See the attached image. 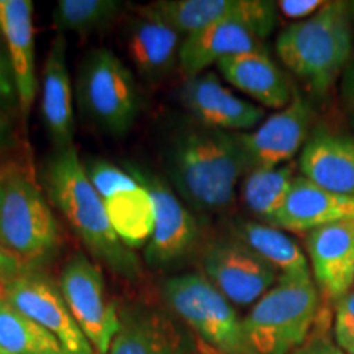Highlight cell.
<instances>
[{
	"instance_id": "obj_1",
	"label": "cell",
	"mask_w": 354,
	"mask_h": 354,
	"mask_svg": "<svg viewBox=\"0 0 354 354\" xmlns=\"http://www.w3.org/2000/svg\"><path fill=\"white\" fill-rule=\"evenodd\" d=\"M167 183L189 209L220 212L234 201L246 176L238 133L212 130L198 123L179 127L167 141Z\"/></svg>"
},
{
	"instance_id": "obj_2",
	"label": "cell",
	"mask_w": 354,
	"mask_h": 354,
	"mask_svg": "<svg viewBox=\"0 0 354 354\" xmlns=\"http://www.w3.org/2000/svg\"><path fill=\"white\" fill-rule=\"evenodd\" d=\"M43 187L50 202L87 248L91 258L127 281H138L140 259L115 234L104 198L88 180L76 146L55 151L48 159L43 169Z\"/></svg>"
},
{
	"instance_id": "obj_3",
	"label": "cell",
	"mask_w": 354,
	"mask_h": 354,
	"mask_svg": "<svg viewBox=\"0 0 354 354\" xmlns=\"http://www.w3.org/2000/svg\"><path fill=\"white\" fill-rule=\"evenodd\" d=\"M354 2H326L310 19L286 26L277 56L312 94H328L353 57Z\"/></svg>"
},
{
	"instance_id": "obj_4",
	"label": "cell",
	"mask_w": 354,
	"mask_h": 354,
	"mask_svg": "<svg viewBox=\"0 0 354 354\" xmlns=\"http://www.w3.org/2000/svg\"><path fill=\"white\" fill-rule=\"evenodd\" d=\"M313 279L279 276V281L243 318L251 354H292L302 344L320 310Z\"/></svg>"
},
{
	"instance_id": "obj_5",
	"label": "cell",
	"mask_w": 354,
	"mask_h": 354,
	"mask_svg": "<svg viewBox=\"0 0 354 354\" xmlns=\"http://www.w3.org/2000/svg\"><path fill=\"white\" fill-rule=\"evenodd\" d=\"M169 308L212 354H251L243 320L230 300L202 274H179L162 286Z\"/></svg>"
},
{
	"instance_id": "obj_6",
	"label": "cell",
	"mask_w": 354,
	"mask_h": 354,
	"mask_svg": "<svg viewBox=\"0 0 354 354\" xmlns=\"http://www.w3.org/2000/svg\"><path fill=\"white\" fill-rule=\"evenodd\" d=\"M61 243L59 223L43 189L10 166L0 194V246L28 264L50 258Z\"/></svg>"
},
{
	"instance_id": "obj_7",
	"label": "cell",
	"mask_w": 354,
	"mask_h": 354,
	"mask_svg": "<svg viewBox=\"0 0 354 354\" xmlns=\"http://www.w3.org/2000/svg\"><path fill=\"white\" fill-rule=\"evenodd\" d=\"M277 20V6L268 0H240L236 10L184 38L179 66L185 77L205 73L221 59L246 53L268 51L266 38L272 33Z\"/></svg>"
},
{
	"instance_id": "obj_8",
	"label": "cell",
	"mask_w": 354,
	"mask_h": 354,
	"mask_svg": "<svg viewBox=\"0 0 354 354\" xmlns=\"http://www.w3.org/2000/svg\"><path fill=\"white\" fill-rule=\"evenodd\" d=\"M79 104L82 113L110 135H125L140 113L135 76L113 51H91L79 73Z\"/></svg>"
},
{
	"instance_id": "obj_9",
	"label": "cell",
	"mask_w": 354,
	"mask_h": 354,
	"mask_svg": "<svg viewBox=\"0 0 354 354\" xmlns=\"http://www.w3.org/2000/svg\"><path fill=\"white\" fill-rule=\"evenodd\" d=\"M59 289L95 353L109 354L120 330V310L110 297L100 266L87 254L73 256L61 274Z\"/></svg>"
},
{
	"instance_id": "obj_10",
	"label": "cell",
	"mask_w": 354,
	"mask_h": 354,
	"mask_svg": "<svg viewBox=\"0 0 354 354\" xmlns=\"http://www.w3.org/2000/svg\"><path fill=\"white\" fill-rule=\"evenodd\" d=\"M125 169L149 190L154 203V230L145 259L154 269H167L176 266L192 253L198 241L196 216L189 210L171 184L156 174L127 165Z\"/></svg>"
},
{
	"instance_id": "obj_11",
	"label": "cell",
	"mask_w": 354,
	"mask_h": 354,
	"mask_svg": "<svg viewBox=\"0 0 354 354\" xmlns=\"http://www.w3.org/2000/svg\"><path fill=\"white\" fill-rule=\"evenodd\" d=\"M6 300L56 339L63 354H97L79 328L61 289L44 274L24 271L3 284Z\"/></svg>"
},
{
	"instance_id": "obj_12",
	"label": "cell",
	"mask_w": 354,
	"mask_h": 354,
	"mask_svg": "<svg viewBox=\"0 0 354 354\" xmlns=\"http://www.w3.org/2000/svg\"><path fill=\"white\" fill-rule=\"evenodd\" d=\"M202 268L212 284L238 305L256 302L279 281L276 269L238 238L212 243L202 254Z\"/></svg>"
},
{
	"instance_id": "obj_13",
	"label": "cell",
	"mask_w": 354,
	"mask_h": 354,
	"mask_svg": "<svg viewBox=\"0 0 354 354\" xmlns=\"http://www.w3.org/2000/svg\"><path fill=\"white\" fill-rule=\"evenodd\" d=\"M312 117V105L295 88L286 109L271 115L254 131L238 133L245 154L246 174L292 162V158L307 143Z\"/></svg>"
},
{
	"instance_id": "obj_14",
	"label": "cell",
	"mask_w": 354,
	"mask_h": 354,
	"mask_svg": "<svg viewBox=\"0 0 354 354\" xmlns=\"http://www.w3.org/2000/svg\"><path fill=\"white\" fill-rule=\"evenodd\" d=\"M180 100L198 125L230 133L253 130L264 109L233 94L215 73H202L185 81Z\"/></svg>"
},
{
	"instance_id": "obj_15",
	"label": "cell",
	"mask_w": 354,
	"mask_h": 354,
	"mask_svg": "<svg viewBox=\"0 0 354 354\" xmlns=\"http://www.w3.org/2000/svg\"><path fill=\"white\" fill-rule=\"evenodd\" d=\"M305 248L318 292L336 304L354 286V221L312 230L305 234Z\"/></svg>"
},
{
	"instance_id": "obj_16",
	"label": "cell",
	"mask_w": 354,
	"mask_h": 354,
	"mask_svg": "<svg viewBox=\"0 0 354 354\" xmlns=\"http://www.w3.org/2000/svg\"><path fill=\"white\" fill-rule=\"evenodd\" d=\"M0 37L6 44L17 87L20 112L30 113L37 97L33 3L30 0H0Z\"/></svg>"
},
{
	"instance_id": "obj_17",
	"label": "cell",
	"mask_w": 354,
	"mask_h": 354,
	"mask_svg": "<svg viewBox=\"0 0 354 354\" xmlns=\"http://www.w3.org/2000/svg\"><path fill=\"white\" fill-rule=\"evenodd\" d=\"M183 37L151 7H143L128 26L127 53L136 71L148 81H161L179 63Z\"/></svg>"
},
{
	"instance_id": "obj_18",
	"label": "cell",
	"mask_w": 354,
	"mask_h": 354,
	"mask_svg": "<svg viewBox=\"0 0 354 354\" xmlns=\"http://www.w3.org/2000/svg\"><path fill=\"white\" fill-rule=\"evenodd\" d=\"M342 221H354V196L330 192L312 184L304 176H297L272 227L308 233Z\"/></svg>"
},
{
	"instance_id": "obj_19",
	"label": "cell",
	"mask_w": 354,
	"mask_h": 354,
	"mask_svg": "<svg viewBox=\"0 0 354 354\" xmlns=\"http://www.w3.org/2000/svg\"><path fill=\"white\" fill-rule=\"evenodd\" d=\"M41 117L56 151L74 146L73 87L64 35H57L53 39L43 66Z\"/></svg>"
},
{
	"instance_id": "obj_20",
	"label": "cell",
	"mask_w": 354,
	"mask_h": 354,
	"mask_svg": "<svg viewBox=\"0 0 354 354\" xmlns=\"http://www.w3.org/2000/svg\"><path fill=\"white\" fill-rule=\"evenodd\" d=\"M299 169L318 187L354 196V140L330 131H315L300 151Z\"/></svg>"
},
{
	"instance_id": "obj_21",
	"label": "cell",
	"mask_w": 354,
	"mask_h": 354,
	"mask_svg": "<svg viewBox=\"0 0 354 354\" xmlns=\"http://www.w3.org/2000/svg\"><path fill=\"white\" fill-rule=\"evenodd\" d=\"M216 68L225 81L263 107L282 110L294 97L295 87L290 86L289 77L274 63L268 51L225 57Z\"/></svg>"
},
{
	"instance_id": "obj_22",
	"label": "cell",
	"mask_w": 354,
	"mask_h": 354,
	"mask_svg": "<svg viewBox=\"0 0 354 354\" xmlns=\"http://www.w3.org/2000/svg\"><path fill=\"white\" fill-rule=\"evenodd\" d=\"M180 335L166 313L131 305L120 310V330L109 354H177Z\"/></svg>"
},
{
	"instance_id": "obj_23",
	"label": "cell",
	"mask_w": 354,
	"mask_h": 354,
	"mask_svg": "<svg viewBox=\"0 0 354 354\" xmlns=\"http://www.w3.org/2000/svg\"><path fill=\"white\" fill-rule=\"evenodd\" d=\"M240 241L258 253L279 272V276L295 279H312L307 256L290 236L271 225L261 221H240L234 227Z\"/></svg>"
},
{
	"instance_id": "obj_24",
	"label": "cell",
	"mask_w": 354,
	"mask_h": 354,
	"mask_svg": "<svg viewBox=\"0 0 354 354\" xmlns=\"http://www.w3.org/2000/svg\"><path fill=\"white\" fill-rule=\"evenodd\" d=\"M104 203L115 234L128 250L148 246L154 230V203L143 184L115 194Z\"/></svg>"
},
{
	"instance_id": "obj_25",
	"label": "cell",
	"mask_w": 354,
	"mask_h": 354,
	"mask_svg": "<svg viewBox=\"0 0 354 354\" xmlns=\"http://www.w3.org/2000/svg\"><path fill=\"white\" fill-rule=\"evenodd\" d=\"M295 169L297 166L294 162H287L272 169L251 171L245 176L241 185L243 202L261 223L272 227L297 177Z\"/></svg>"
},
{
	"instance_id": "obj_26",
	"label": "cell",
	"mask_w": 354,
	"mask_h": 354,
	"mask_svg": "<svg viewBox=\"0 0 354 354\" xmlns=\"http://www.w3.org/2000/svg\"><path fill=\"white\" fill-rule=\"evenodd\" d=\"M0 354H63L46 330L0 299Z\"/></svg>"
},
{
	"instance_id": "obj_27",
	"label": "cell",
	"mask_w": 354,
	"mask_h": 354,
	"mask_svg": "<svg viewBox=\"0 0 354 354\" xmlns=\"http://www.w3.org/2000/svg\"><path fill=\"white\" fill-rule=\"evenodd\" d=\"M238 3L240 0H159L149 7L187 38L236 10Z\"/></svg>"
},
{
	"instance_id": "obj_28",
	"label": "cell",
	"mask_w": 354,
	"mask_h": 354,
	"mask_svg": "<svg viewBox=\"0 0 354 354\" xmlns=\"http://www.w3.org/2000/svg\"><path fill=\"white\" fill-rule=\"evenodd\" d=\"M123 7L117 0H59L51 20L57 33H92L117 19Z\"/></svg>"
},
{
	"instance_id": "obj_29",
	"label": "cell",
	"mask_w": 354,
	"mask_h": 354,
	"mask_svg": "<svg viewBox=\"0 0 354 354\" xmlns=\"http://www.w3.org/2000/svg\"><path fill=\"white\" fill-rule=\"evenodd\" d=\"M86 171L91 184L94 185L97 194L104 201L115 196V194L123 192V190L136 187L140 184L127 169H122V167L104 161V159L92 161L91 165L86 166Z\"/></svg>"
},
{
	"instance_id": "obj_30",
	"label": "cell",
	"mask_w": 354,
	"mask_h": 354,
	"mask_svg": "<svg viewBox=\"0 0 354 354\" xmlns=\"http://www.w3.org/2000/svg\"><path fill=\"white\" fill-rule=\"evenodd\" d=\"M292 354H344L335 342L328 310L320 307L307 339Z\"/></svg>"
},
{
	"instance_id": "obj_31",
	"label": "cell",
	"mask_w": 354,
	"mask_h": 354,
	"mask_svg": "<svg viewBox=\"0 0 354 354\" xmlns=\"http://www.w3.org/2000/svg\"><path fill=\"white\" fill-rule=\"evenodd\" d=\"M333 336L344 354H354V290L335 304Z\"/></svg>"
},
{
	"instance_id": "obj_32",
	"label": "cell",
	"mask_w": 354,
	"mask_h": 354,
	"mask_svg": "<svg viewBox=\"0 0 354 354\" xmlns=\"http://www.w3.org/2000/svg\"><path fill=\"white\" fill-rule=\"evenodd\" d=\"M325 3L323 0H281L276 6L277 10L287 19L300 21L315 15Z\"/></svg>"
},
{
	"instance_id": "obj_33",
	"label": "cell",
	"mask_w": 354,
	"mask_h": 354,
	"mask_svg": "<svg viewBox=\"0 0 354 354\" xmlns=\"http://www.w3.org/2000/svg\"><path fill=\"white\" fill-rule=\"evenodd\" d=\"M15 99V77H13V69L10 59H8L7 48L3 44V39L0 38V104H12Z\"/></svg>"
},
{
	"instance_id": "obj_34",
	"label": "cell",
	"mask_w": 354,
	"mask_h": 354,
	"mask_svg": "<svg viewBox=\"0 0 354 354\" xmlns=\"http://www.w3.org/2000/svg\"><path fill=\"white\" fill-rule=\"evenodd\" d=\"M25 266L26 264L19 256L10 253L3 246H0V282L10 281V279L26 271Z\"/></svg>"
},
{
	"instance_id": "obj_35",
	"label": "cell",
	"mask_w": 354,
	"mask_h": 354,
	"mask_svg": "<svg viewBox=\"0 0 354 354\" xmlns=\"http://www.w3.org/2000/svg\"><path fill=\"white\" fill-rule=\"evenodd\" d=\"M342 97L349 115L354 118V56L342 74Z\"/></svg>"
},
{
	"instance_id": "obj_36",
	"label": "cell",
	"mask_w": 354,
	"mask_h": 354,
	"mask_svg": "<svg viewBox=\"0 0 354 354\" xmlns=\"http://www.w3.org/2000/svg\"><path fill=\"white\" fill-rule=\"evenodd\" d=\"M12 136V122L8 118V115L0 109V148L8 145Z\"/></svg>"
},
{
	"instance_id": "obj_37",
	"label": "cell",
	"mask_w": 354,
	"mask_h": 354,
	"mask_svg": "<svg viewBox=\"0 0 354 354\" xmlns=\"http://www.w3.org/2000/svg\"><path fill=\"white\" fill-rule=\"evenodd\" d=\"M8 171H10V166L0 167V194H2V187H3V183H6V177L8 174Z\"/></svg>"
},
{
	"instance_id": "obj_38",
	"label": "cell",
	"mask_w": 354,
	"mask_h": 354,
	"mask_svg": "<svg viewBox=\"0 0 354 354\" xmlns=\"http://www.w3.org/2000/svg\"><path fill=\"white\" fill-rule=\"evenodd\" d=\"M3 284H6V282H0V299L6 297V290H3Z\"/></svg>"
}]
</instances>
